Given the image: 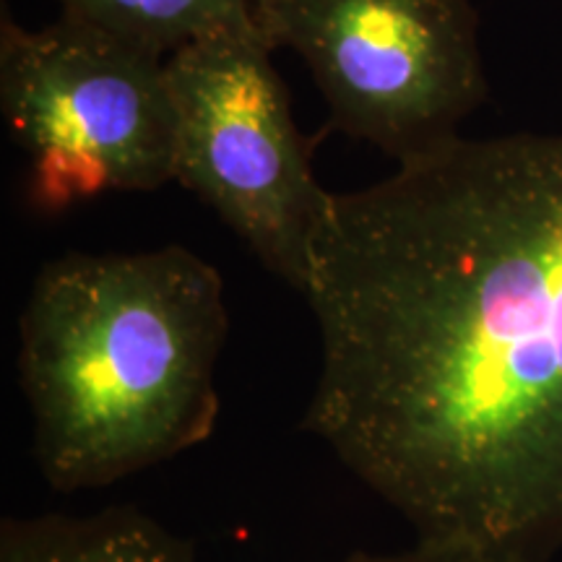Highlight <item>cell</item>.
Returning a JSON list of instances; mask_svg holds the SVG:
<instances>
[{
  "instance_id": "6da1fadb",
  "label": "cell",
  "mask_w": 562,
  "mask_h": 562,
  "mask_svg": "<svg viewBox=\"0 0 562 562\" xmlns=\"http://www.w3.org/2000/svg\"><path fill=\"white\" fill-rule=\"evenodd\" d=\"M302 430L414 539L562 547V133L456 136L334 193Z\"/></svg>"
},
{
  "instance_id": "7a4b0ae2",
  "label": "cell",
  "mask_w": 562,
  "mask_h": 562,
  "mask_svg": "<svg viewBox=\"0 0 562 562\" xmlns=\"http://www.w3.org/2000/svg\"><path fill=\"white\" fill-rule=\"evenodd\" d=\"M227 331L222 273L186 245L42 266L16 364L47 487L102 490L203 446Z\"/></svg>"
},
{
  "instance_id": "3957f363",
  "label": "cell",
  "mask_w": 562,
  "mask_h": 562,
  "mask_svg": "<svg viewBox=\"0 0 562 562\" xmlns=\"http://www.w3.org/2000/svg\"><path fill=\"white\" fill-rule=\"evenodd\" d=\"M0 108L42 211L175 180L167 58L115 34L68 16L42 30L3 19Z\"/></svg>"
},
{
  "instance_id": "277c9868",
  "label": "cell",
  "mask_w": 562,
  "mask_h": 562,
  "mask_svg": "<svg viewBox=\"0 0 562 562\" xmlns=\"http://www.w3.org/2000/svg\"><path fill=\"white\" fill-rule=\"evenodd\" d=\"M271 50L311 68L331 125L406 161L461 136L487 97L472 0H252Z\"/></svg>"
},
{
  "instance_id": "5b68a950",
  "label": "cell",
  "mask_w": 562,
  "mask_h": 562,
  "mask_svg": "<svg viewBox=\"0 0 562 562\" xmlns=\"http://www.w3.org/2000/svg\"><path fill=\"white\" fill-rule=\"evenodd\" d=\"M271 53L261 34H220L167 58L175 180L300 292L334 193L315 180Z\"/></svg>"
},
{
  "instance_id": "8992f818",
  "label": "cell",
  "mask_w": 562,
  "mask_h": 562,
  "mask_svg": "<svg viewBox=\"0 0 562 562\" xmlns=\"http://www.w3.org/2000/svg\"><path fill=\"white\" fill-rule=\"evenodd\" d=\"M0 562H199L195 544L133 505L13 516L0 526Z\"/></svg>"
},
{
  "instance_id": "52a82bcc",
  "label": "cell",
  "mask_w": 562,
  "mask_h": 562,
  "mask_svg": "<svg viewBox=\"0 0 562 562\" xmlns=\"http://www.w3.org/2000/svg\"><path fill=\"white\" fill-rule=\"evenodd\" d=\"M63 16L170 58L220 34H258L252 0H58Z\"/></svg>"
},
{
  "instance_id": "ba28073f",
  "label": "cell",
  "mask_w": 562,
  "mask_h": 562,
  "mask_svg": "<svg viewBox=\"0 0 562 562\" xmlns=\"http://www.w3.org/2000/svg\"><path fill=\"white\" fill-rule=\"evenodd\" d=\"M341 562H547L526 554L480 550V547H459V544H438L414 539L409 550L402 552H355Z\"/></svg>"
}]
</instances>
